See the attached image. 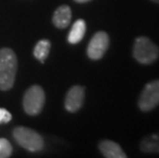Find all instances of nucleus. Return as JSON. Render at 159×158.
I'll return each mask as SVG.
<instances>
[{
    "label": "nucleus",
    "instance_id": "f257e3e1",
    "mask_svg": "<svg viewBox=\"0 0 159 158\" xmlns=\"http://www.w3.org/2000/svg\"><path fill=\"white\" fill-rule=\"evenodd\" d=\"M18 60L13 50L8 47L0 49V89L8 90L16 79Z\"/></svg>",
    "mask_w": 159,
    "mask_h": 158
},
{
    "label": "nucleus",
    "instance_id": "f03ea898",
    "mask_svg": "<svg viewBox=\"0 0 159 158\" xmlns=\"http://www.w3.org/2000/svg\"><path fill=\"white\" fill-rule=\"evenodd\" d=\"M133 56L142 65H151L159 58V47L150 38L140 36L134 40Z\"/></svg>",
    "mask_w": 159,
    "mask_h": 158
},
{
    "label": "nucleus",
    "instance_id": "7ed1b4c3",
    "mask_svg": "<svg viewBox=\"0 0 159 158\" xmlns=\"http://www.w3.org/2000/svg\"><path fill=\"white\" fill-rule=\"evenodd\" d=\"M12 136L20 146L25 148L30 152H38L42 150L44 146L42 137L35 130L28 129V127H16L12 132Z\"/></svg>",
    "mask_w": 159,
    "mask_h": 158
},
{
    "label": "nucleus",
    "instance_id": "20e7f679",
    "mask_svg": "<svg viewBox=\"0 0 159 158\" xmlns=\"http://www.w3.org/2000/svg\"><path fill=\"white\" fill-rule=\"evenodd\" d=\"M45 102V93L42 87L33 85L26 92L23 99L24 110L29 115H37L41 112Z\"/></svg>",
    "mask_w": 159,
    "mask_h": 158
},
{
    "label": "nucleus",
    "instance_id": "39448f33",
    "mask_svg": "<svg viewBox=\"0 0 159 158\" xmlns=\"http://www.w3.org/2000/svg\"><path fill=\"white\" fill-rule=\"evenodd\" d=\"M138 105L143 112H150L159 105V79L146 84L139 97Z\"/></svg>",
    "mask_w": 159,
    "mask_h": 158
},
{
    "label": "nucleus",
    "instance_id": "423d86ee",
    "mask_svg": "<svg viewBox=\"0 0 159 158\" xmlns=\"http://www.w3.org/2000/svg\"><path fill=\"white\" fill-rule=\"evenodd\" d=\"M109 36L106 32L99 31L93 36L87 46V56L91 60H100L109 47Z\"/></svg>",
    "mask_w": 159,
    "mask_h": 158
},
{
    "label": "nucleus",
    "instance_id": "0eeeda50",
    "mask_svg": "<svg viewBox=\"0 0 159 158\" xmlns=\"http://www.w3.org/2000/svg\"><path fill=\"white\" fill-rule=\"evenodd\" d=\"M84 88L82 86L75 85L72 86L67 93L65 99V107L69 112H76L78 111L83 104L84 101Z\"/></svg>",
    "mask_w": 159,
    "mask_h": 158
},
{
    "label": "nucleus",
    "instance_id": "6e6552de",
    "mask_svg": "<svg viewBox=\"0 0 159 158\" xmlns=\"http://www.w3.org/2000/svg\"><path fill=\"white\" fill-rule=\"evenodd\" d=\"M99 149L104 157L107 158H126L127 155L121 149L119 144L109 140H103L99 143Z\"/></svg>",
    "mask_w": 159,
    "mask_h": 158
},
{
    "label": "nucleus",
    "instance_id": "1a4fd4ad",
    "mask_svg": "<svg viewBox=\"0 0 159 158\" xmlns=\"http://www.w3.org/2000/svg\"><path fill=\"white\" fill-rule=\"evenodd\" d=\"M72 19V11L68 5H61L57 7L52 16V23L57 28L65 29L69 26Z\"/></svg>",
    "mask_w": 159,
    "mask_h": 158
},
{
    "label": "nucleus",
    "instance_id": "9d476101",
    "mask_svg": "<svg viewBox=\"0 0 159 158\" xmlns=\"http://www.w3.org/2000/svg\"><path fill=\"white\" fill-rule=\"evenodd\" d=\"M85 31H86L85 22L83 20H77L73 24L72 28H71V31L68 35L69 43H71V44H76V43L80 42L84 37Z\"/></svg>",
    "mask_w": 159,
    "mask_h": 158
},
{
    "label": "nucleus",
    "instance_id": "9b49d317",
    "mask_svg": "<svg viewBox=\"0 0 159 158\" xmlns=\"http://www.w3.org/2000/svg\"><path fill=\"white\" fill-rule=\"evenodd\" d=\"M140 149L144 153H159V133L145 137L140 143Z\"/></svg>",
    "mask_w": 159,
    "mask_h": 158
},
{
    "label": "nucleus",
    "instance_id": "f8f14e48",
    "mask_svg": "<svg viewBox=\"0 0 159 158\" xmlns=\"http://www.w3.org/2000/svg\"><path fill=\"white\" fill-rule=\"evenodd\" d=\"M50 50V42L46 39H42L37 42V44L34 47V56L41 63H44L46 58L49 55Z\"/></svg>",
    "mask_w": 159,
    "mask_h": 158
},
{
    "label": "nucleus",
    "instance_id": "ddd939ff",
    "mask_svg": "<svg viewBox=\"0 0 159 158\" xmlns=\"http://www.w3.org/2000/svg\"><path fill=\"white\" fill-rule=\"evenodd\" d=\"M12 146L9 141L1 138L0 139V158H7L11 155Z\"/></svg>",
    "mask_w": 159,
    "mask_h": 158
},
{
    "label": "nucleus",
    "instance_id": "4468645a",
    "mask_svg": "<svg viewBox=\"0 0 159 158\" xmlns=\"http://www.w3.org/2000/svg\"><path fill=\"white\" fill-rule=\"evenodd\" d=\"M12 116L6 109L0 108V123H7L11 120Z\"/></svg>",
    "mask_w": 159,
    "mask_h": 158
},
{
    "label": "nucleus",
    "instance_id": "2eb2a0df",
    "mask_svg": "<svg viewBox=\"0 0 159 158\" xmlns=\"http://www.w3.org/2000/svg\"><path fill=\"white\" fill-rule=\"evenodd\" d=\"M76 2H78V3H85V2H89L90 1V0H75Z\"/></svg>",
    "mask_w": 159,
    "mask_h": 158
},
{
    "label": "nucleus",
    "instance_id": "dca6fc26",
    "mask_svg": "<svg viewBox=\"0 0 159 158\" xmlns=\"http://www.w3.org/2000/svg\"><path fill=\"white\" fill-rule=\"evenodd\" d=\"M151 1H153L155 3H158V4H159V0H151Z\"/></svg>",
    "mask_w": 159,
    "mask_h": 158
}]
</instances>
